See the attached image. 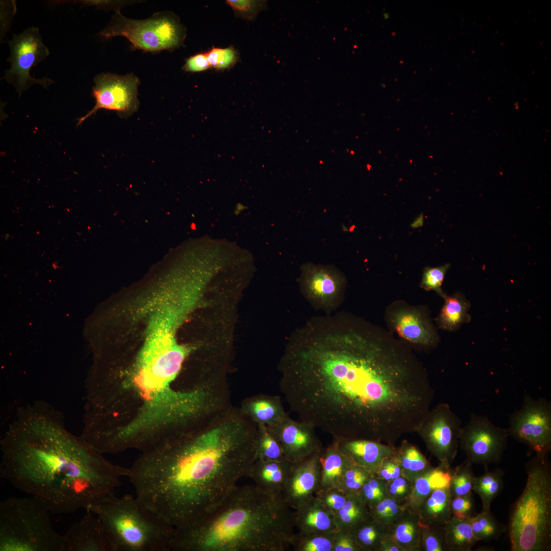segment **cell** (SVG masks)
Here are the masks:
<instances>
[{
  "label": "cell",
  "mask_w": 551,
  "mask_h": 551,
  "mask_svg": "<svg viewBox=\"0 0 551 551\" xmlns=\"http://www.w3.org/2000/svg\"><path fill=\"white\" fill-rule=\"evenodd\" d=\"M388 323L404 341L425 347L438 343L437 334L421 311L409 306L392 307L388 313Z\"/></svg>",
  "instance_id": "2e32d148"
},
{
  "label": "cell",
  "mask_w": 551,
  "mask_h": 551,
  "mask_svg": "<svg viewBox=\"0 0 551 551\" xmlns=\"http://www.w3.org/2000/svg\"><path fill=\"white\" fill-rule=\"evenodd\" d=\"M451 496L449 488L437 489L431 492L427 503L429 512L444 523L449 520Z\"/></svg>",
  "instance_id": "d6a6232c"
},
{
  "label": "cell",
  "mask_w": 551,
  "mask_h": 551,
  "mask_svg": "<svg viewBox=\"0 0 551 551\" xmlns=\"http://www.w3.org/2000/svg\"><path fill=\"white\" fill-rule=\"evenodd\" d=\"M388 464L390 470L391 479L394 480V479L399 477L400 474L399 467L397 465L392 463L389 462Z\"/></svg>",
  "instance_id": "c3c4849f"
},
{
  "label": "cell",
  "mask_w": 551,
  "mask_h": 551,
  "mask_svg": "<svg viewBox=\"0 0 551 551\" xmlns=\"http://www.w3.org/2000/svg\"><path fill=\"white\" fill-rule=\"evenodd\" d=\"M87 509L102 522L113 551L171 550L176 528L136 496L113 493Z\"/></svg>",
  "instance_id": "5b68a950"
},
{
  "label": "cell",
  "mask_w": 551,
  "mask_h": 551,
  "mask_svg": "<svg viewBox=\"0 0 551 551\" xmlns=\"http://www.w3.org/2000/svg\"><path fill=\"white\" fill-rule=\"evenodd\" d=\"M1 449V477L43 500L52 513L88 509L113 494L129 473L71 434L59 412L43 401L18 410Z\"/></svg>",
  "instance_id": "3957f363"
},
{
  "label": "cell",
  "mask_w": 551,
  "mask_h": 551,
  "mask_svg": "<svg viewBox=\"0 0 551 551\" xmlns=\"http://www.w3.org/2000/svg\"><path fill=\"white\" fill-rule=\"evenodd\" d=\"M292 464L293 463L286 459L256 460L246 476L264 493L272 496H283Z\"/></svg>",
  "instance_id": "d6986e66"
},
{
  "label": "cell",
  "mask_w": 551,
  "mask_h": 551,
  "mask_svg": "<svg viewBox=\"0 0 551 551\" xmlns=\"http://www.w3.org/2000/svg\"><path fill=\"white\" fill-rule=\"evenodd\" d=\"M460 418L446 403L430 409L416 432L429 449L446 466L454 459L462 429Z\"/></svg>",
  "instance_id": "4fadbf2b"
},
{
  "label": "cell",
  "mask_w": 551,
  "mask_h": 551,
  "mask_svg": "<svg viewBox=\"0 0 551 551\" xmlns=\"http://www.w3.org/2000/svg\"><path fill=\"white\" fill-rule=\"evenodd\" d=\"M258 425L233 407L203 427L142 452L129 468L135 496L176 529L220 502L256 460Z\"/></svg>",
  "instance_id": "7a4b0ae2"
},
{
  "label": "cell",
  "mask_w": 551,
  "mask_h": 551,
  "mask_svg": "<svg viewBox=\"0 0 551 551\" xmlns=\"http://www.w3.org/2000/svg\"><path fill=\"white\" fill-rule=\"evenodd\" d=\"M398 507L396 502L392 506L391 508L389 510L387 517H391L396 515L398 512Z\"/></svg>",
  "instance_id": "f907efd6"
},
{
  "label": "cell",
  "mask_w": 551,
  "mask_h": 551,
  "mask_svg": "<svg viewBox=\"0 0 551 551\" xmlns=\"http://www.w3.org/2000/svg\"><path fill=\"white\" fill-rule=\"evenodd\" d=\"M484 467V473L474 478L472 491L480 497L483 510H490L492 502L503 489L504 472L500 469L490 471L487 466Z\"/></svg>",
  "instance_id": "4316f807"
},
{
  "label": "cell",
  "mask_w": 551,
  "mask_h": 551,
  "mask_svg": "<svg viewBox=\"0 0 551 551\" xmlns=\"http://www.w3.org/2000/svg\"><path fill=\"white\" fill-rule=\"evenodd\" d=\"M451 475L441 469H435L424 476L418 478L415 482V492L419 496H425L433 490L449 488Z\"/></svg>",
  "instance_id": "4dcf8cb0"
},
{
  "label": "cell",
  "mask_w": 551,
  "mask_h": 551,
  "mask_svg": "<svg viewBox=\"0 0 551 551\" xmlns=\"http://www.w3.org/2000/svg\"><path fill=\"white\" fill-rule=\"evenodd\" d=\"M450 508L454 514V518L460 519H470L475 515L472 492L464 496L454 497L451 499Z\"/></svg>",
  "instance_id": "f35d334b"
},
{
  "label": "cell",
  "mask_w": 551,
  "mask_h": 551,
  "mask_svg": "<svg viewBox=\"0 0 551 551\" xmlns=\"http://www.w3.org/2000/svg\"><path fill=\"white\" fill-rule=\"evenodd\" d=\"M336 531L294 534L291 546L295 551H332Z\"/></svg>",
  "instance_id": "f1b7e54d"
},
{
  "label": "cell",
  "mask_w": 551,
  "mask_h": 551,
  "mask_svg": "<svg viewBox=\"0 0 551 551\" xmlns=\"http://www.w3.org/2000/svg\"><path fill=\"white\" fill-rule=\"evenodd\" d=\"M99 35L106 39L123 36L134 48L154 53L181 46L186 37V29L178 17L169 12L155 14L146 19L136 20L123 16L117 10Z\"/></svg>",
  "instance_id": "ba28073f"
},
{
  "label": "cell",
  "mask_w": 551,
  "mask_h": 551,
  "mask_svg": "<svg viewBox=\"0 0 551 551\" xmlns=\"http://www.w3.org/2000/svg\"><path fill=\"white\" fill-rule=\"evenodd\" d=\"M241 412L256 424L274 425L287 414L279 396L259 394L244 399L240 408Z\"/></svg>",
  "instance_id": "603a6c76"
},
{
  "label": "cell",
  "mask_w": 551,
  "mask_h": 551,
  "mask_svg": "<svg viewBox=\"0 0 551 551\" xmlns=\"http://www.w3.org/2000/svg\"><path fill=\"white\" fill-rule=\"evenodd\" d=\"M381 475L386 480H390L391 473L388 463L383 465L381 470Z\"/></svg>",
  "instance_id": "681fc988"
},
{
  "label": "cell",
  "mask_w": 551,
  "mask_h": 551,
  "mask_svg": "<svg viewBox=\"0 0 551 551\" xmlns=\"http://www.w3.org/2000/svg\"><path fill=\"white\" fill-rule=\"evenodd\" d=\"M328 510L334 515L344 505L348 495L341 489L318 490L314 495Z\"/></svg>",
  "instance_id": "74e56055"
},
{
  "label": "cell",
  "mask_w": 551,
  "mask_h": 551,
  "mask_svg": "<svg viewBox=\"0 0 551 551\" xmlns=\"http://www.w3.org/2000/svg\"><path fill=\"white\" fill-rule=\"evenodd\" d=\"M444 299V304L436 319L440 328L454 331L470 320L468 313L470 305L462 294L458 292L450 296L445 295Z\"/></svg>",
  "instance_id": "cb8c5ba5"
},
{
  "label": "cell",
  "mask_w": 551,
  "mask_h": 551,
  "mask_svg": "<svg viewBox=\"0 0 551 551\" xmlns=\"http://www.w3.org/2000/svg\"><path fill=\"white\" fill-rule=\"evenodd\" d=\"M370 470L353 464L346 471L341 490L346 494L358 493L371 475Z\"/></svg>",
  "instance_id": "836d02e7"
},
{
  "label": "cell",
  "mask_w": 551,
  "mask_h": 551,
  "mask_svg": "<svg viewBox=\"0 0 551 551\" xmlns=\"http://www.w3.org/2000/svg\"><path fill=\"white\" fill-rule=\"evenodd\" d=\"M472 464L466 461L460 466L451 476L449 490L451 495L455 496H464L472 491L474 475Z\"/></svg>",
  "instance_id": "1f68e13d"
},
{
  "label": "cell",
  "mask_w": 551,
  "mask_h": 551,
  "mask_svg": "<svg viewBox=\"0 0 551 551\" xmlns=\"http://www.w3.org/2000/svg\"><path fill=\"white\" fill-rule=\"evenodd\" d=\"M46 504L36 496H11L0 504V551H63Z\"/></svg>",
  "instance_id": "52a82bcc"
},
{
  "label": "cell",
  "mask_w": 551,
  "mask_h": 551,
  "mask_svg": "<svg viewBox=\"0 0 551 551\" xmlns=\"http://www.w3.org/2000/svg\"><path fill=\"white\" fill-rule=\"evenodd\" d=\"M295 341L283 360L280 389L299 421L336 439H389L421 399L408 346L391 332L352 323Z\"/></svg>",
  "instance_id": "6da1fadb"
},
{
  "label": "cell",
  "mask_w": 551,
  "mask_h": 551,
  "mask_svg": "<svg viewBox=\"0 0 551 551\" xmlns=\"http://www.w3.org/2000/svg\"><path fill=\"white\" fill-rule=\"evenodd\" d=\"M449 267L450 264H446L438 267H426L423 271L421 287L427 291L434 290L444 298L446 294L442 290L441 286Z\"/></svg>",
  "instance_id": "d590c367"
},
{
  "label": "cell",
  "mask_w": 551,
  "mask_h": 551,
  "mask_svg": "<svg viewBox=\"0 0 551 551\" xmlns=\"http://www.w3.org/2000/svg\"><path fill=\"white\" fill-rule=\"evenodd\" d=\"M294 520L295 526L301 532H332L337 530L335 515L325 509L315 495L295 510Z\"/></svg>",
  "instance_id": "44dd1931"
},
{
  "label": "cell",
  "mask_w": 551,
  "mask_h": 551,
  "mask_svg": "<svg viewBox=\"0 0 551 551\" xmlns=\"http://www.w3.org/2000/svg\"><path fill=\"white\" fill-rule=\"evenodd\" d=\"M9 44L10 55L8 60L11 66L2 79L12 84L16 91L20 94L35 84L46 88L55 83L46 76L37 79L30 73L32 67L45 60L49 54L38 28L30 27L19 34H13Z\"/></svg>",
  "instance_id": "9c48e42d"
},
{
  "label": "cell",
  "mask_w": 551,
  "mask_h": 551,
  "mask_svg": "<svg viewBox=\"0 0 551 551\" xmlns=\"http://www.w3.org/2000/svg\"><path fill=\"white\" fill-rule=\"evenodd\" d=\"M206 53L211 67L218 70L231 67L238 59L237 52L232 46L224 48L213 47Z\"/></svg>",
  "instance_id": "e575fe53"
},
{
  "label": "cell",
  "mask_w": 551,
  "mask_h": 551,
  "mask_svg": "<svg viewBox=\"0 0 551 551\" xmlns=\"http://www.w3.org/2000/svg\"><path fill=\"white\" fill-rule=\"evenodd\" d=\"M548 455L525 464L527 482L514 503L507 532L511 551L551 550V470Z\"/></svg>",
  "instance_id": "8992f818"
},
{
  "label": "cell",
  "mask_w": 551,
  "mask_h": 551,
  "mask_svg": "<svg viewBox=\"0 0 551 551\" xmlns=\"http://www.w3.org/2000/svg\"><path fill=\"white\" fill-rule=\"evenodd\" d=\"M294 512L283 496L236 485L217 505L176 529L173 551H284L294 534Z\"/></svg>",
  "instance_id": "277c9868"
},
{
  "label": "cell",
  "mask_w": 551,
  "mask_h": 551,
  "mask_svg": "<svg viewBox=\"0 0 551 551\" xmlns=\"http://www.w3.org/2000/svg\"><path fill=\"white\" fill-rule=\"evenodd\" d=\"M347 500L335 515L337 530L353 531L362 522L368 519L367 505L359 493L347 494Z\"/></svg>",
  "instance_id": "484cf974"
},
{
  "label": "cell",
  "mask_w": 551,
  "mask_h": 551,
  "mask_svg": "<svg viewBox=\"0 0 551 551\" xmlns=\"http://www.w3.org/2000/svg\"><path fill=\"white\" fill-rule=\"evenodd\" d=\"M445 544L450 549L471 551L479 541L472 531L469 519L453 518L445 522Z\"/></svg>",
  "instance_id": "d4e9b609"
},
{
  "label": "cell",
  "mask_w": 551,
  "mask_h": 551,
  "mask_svg": "<svg viewBox=\"0 0 551 551\" xmlns=\"http://www.w3.org/2000/svg\"><path fill=\"white\" fill-rule=\"evenodd\" d=\"M361 550L351 531L337 530L335 533L332 551Z\"/></svg>",
  "instance_id": "b9f144b4"
},
{
  "label": "cell",
  "mask_w": 551,
  "mask_h": 551,
  "mask_svg": "<svg viewBox=\"0 0 551 551\" xmlns=\"http://www.w3.org/2000/svg\"><path fill=\"white\" fill-rule=\"evenodd\" d=\"M299 283L303 294L312 304L328 308L338 302L345 280L334 267L308 263L302 266Z\"/></svg>",
  "instance_id": "5bb4252c"
},
{
  "label": "cell",
  "mask_w": 551,
  "mask_h": 551,
  "mask_svg": "<svg viewBox=\"0 0 551 551\" xmlns=\"http://www.w3.org/2000/svg\"><path fill=\"white\" fill-rule=\"evenodd\" d=\"M319 461L321 470L318 490L341 489L344 474L354 464L340 450L335 440L321 450Z\"/></svg>",
  "instance_id": "7402d4cb"
},
{
  "label": "cell",
  "mask_w": 551,
  "mask_h": 551,
  "mask_svg": "<svg viewBox=\"0 0 551 551\" xmlns=\"http://www.w3.org/2000/svg\"><path fill=\"white\" fill-rule=\"evenodd\" d=\"M358 493L366 505L371 507L380 502L384 495L381 483L371 476L366 481Z\"/></svg>",
  "instance_id": "ab89813d"
},
{
  "label": "cell",
  "mask_w": 551,
  "mask_h": 551,
  "mask_svg": "<svg viewBox=\"0 0 551 551\" xmlns=\"http://www.w3.org/2000/svg\"><path fill=\"white\" fill-rule=\"evenodd\" d=\"M319 453L293 463L283 493V499L289 508L297 509L319 489Z\"/></svg>",
  "instance_id": "e0dca14e"
},
{
  "label": "cell",
  "mask_w": 551,
  "mask_h": 551,
  "mask_svg": "<svg viewBox=\"0 0 551 551\" xmlns=\"http://www.w3.org/2000/svg\"><path fill=\"white\" fill-rule=\"evenodd\" d=\"M92 93L95 99L94 107L78 120V125L101 109L114 111L121 117H128L138 108L137 98L139 79L133 73L120 76L102 73L94 79Z\"/></svg>",
  "instance_id": "7c38bea8"
},
{
  "label": "cell",
  "mask_w": 551,
  "mask_h": 551,
  "mask_svg": "<svg viewBox=\"0 0 551 551\" xmlns=\"http://www.w3.org/2000/svg\"><path fill=\"white\" fill-rule=\"evenodd\" d=\"M396 502L392 499H385L379 502L373 509V514L380 517H387L388 512Z\"/></svg>",
  "instance_id": "f6af8a7d"
},
{
  "label": "cell",
  "mask_w": 551,
  "mask_h": 551,
  "mask_svg": "<svg viewBox=\"0 0 551 551\" xmlns=\"http://www.w3.org/2000/svg\"><path fill=\"white\" fill-rule=\"evenodd\" d=\"M475 537L486 542L497 539L507 532V526L499 521L490 510L482 511L469 519Z\"/></svg>",
  "instance_id": "83f0119b"
},
{
  "label": "cell",
  "mask_w": 551,
  "mask_h": 551,
  "mask_svg": "<svg viewBox=\"0 0 551 551\" xmlns=\"http://www.w3.org/2000/svg\"><path fill=\"white\" fill-rule=\"evenodd\" d=\"M400 460L404 468L413 471L423 469L427 464L423 456L413 446H408L404 449Z\"/></svg>",
  "instance_id": "60d3db41"
},
{
  "label": "cell",
  "mask_w": 551,
  "mask_h": 551,
  "mask_svg": "<svg viewBox=\"0 0 551 551\" xmlns=\"http://www.w3.org/2000/svg\"><path fill=\"white\" fill-rule=\"evenodd\" d=\"M509 436L507 429L495 425L486 416L471 413L462 428L459 442L468 461L488 466L501 461Z\"/></svg>",
  "instance_id": "8fae6325"
},
{
  "label": "cell",
  "mask_w": 551,
  "mask_h": 551,
  "mask_svg": "<svg viewBox=\"0 0 551 551\" xmlns=\"http://www.w3.org/2000/svg\"><path fill=\"white\" fill-rule=\"evenodd\" d=\"M279 442L285 458L291 463L300 461L323 448L315 433V428L287 415L280 422L267 426Z\"/></svg>",
  "instance_id": "9a60e30c"
},
{
  "label": "cell",
  "mask_w": 551,
  "mask_h": 551,
  "mask_svg": "<svg viewBox=\"0 0 551 551\" xmlns=\"http://www.w3.org/2000/svg\"><path fill=\"white\" fill-rule=\"evenodd\" d=\"M257 425L256 460L280 461L286 459L279 442L267 427L261 424Z\"/></svg>",
  "instance_id": "f546056e"
},
{
  "label": "cell",
  "mask_w": 551,
  "mask_h": 551,
  "mask_svg": "<svg viewBox=\"0 0 551 551\" xmlns=\"http://www.w3.org/2000/svg\"><path fill=\"white\" fill-rule=\"evenodd\" d=\"M334 440L354 464L370 471L391 456L390 448L377 441L365 439Z\"/></svg>",
  "instance_id": "ffe728a7"
},
{
  "label": "cell",
  "mask_w": 551,
  "mask_h": 551,
  "mask_svg": "<svg viewBox=\"0 0 551 551\" xmlns=\"http://www.w3.org/2000/svg\"><path fill=\"white\" fill-rule=\"evenodd\" d=\"M211 68L206 53L195 54L188 58L183 69L186 71L195 72H201Z\"/></svg>",
  "instance_id": "7bdbcfd3"
},
{
  "label": "cell",
  "mask_w": 551,
  "mask_h": 551,
  "mask_svg": "<svg viewBox=\"0 0 551 551\" xmlns=\"http://www.w3.org/2000/svg\"><path fill=\"white\" fill-rule=\"evenodd\" d=\"M427 550L428 551H441L444 549L442 541L436 535L428 536L425 541Z\"/></svg>",
  "instance_id": "bcb514c9"
},
{
  "label": "cell",
  "mask_w": 551,
  "mask_h": 551,
  "mask_svg": "<svg viewBox=\"0 0 551 551\" xmlns=\"http://www.w3.org/2000/svg\"><path fill=\"white\" fill-rule=\"evenodd\" d=\"M406 481L402 478L394 479L390 486V492L393 495H402L406 491Z\"/></svg>",
  "instance_id": "7dc6e473"
},
{
  "label": "cell",
  "mask_w": 551,
  "mask_h": 551,
  "mask_svg": "<svg viewBox=\"0 0 551 551\" xmlns=\"http://www.w3.org/2000/svg\"><path fill=\"white\" fill-rule=\"evenodd\" d=\"M509 424V436L535 454L548 455L551 450V404L548 400L525 394L521 407L510 416Z\"/></svg>",
  "instance_id": "30bf717a"
},
{
  "label": "cell",
  "mask_w": 551,
  "mask_h": 551,
  "mask_svg": "<svg viewBox=\"0 0 551 551\" xmlns=\"http://www.w3.org/2000/svg\"><path fill=\"white\" fill-rule=\"evenodd\" d=\"M86 513L62 535L63 551H113L100 519L92 511Z\"/></svg>",
  "instance_id": "ac0fdd59"
},
{
  "label": "cell",
  "mask_w": 551,
  "mask_h": 551,
  "mask_svg": "<svg viewBox=\"0 0 551 551\" xmlns=\"http://www.w3.org/2000/svg\"><path fill=\"white\" fill-rule=\"evenodd\" d=\"M226 3L237 17L247 20H254L266 6L264 1L227 0Z\"/></svg>",
  "instance_id": "8d00e7d4"
},
{
  "label": "cell",
  "mask_w": 551,
  "mask_h": 551,
  "mask_svg": "<svg viewBox=\"0 0 551 551\" xmlns=\"http://www.w3.org/2000/svg\"><path fill=\"white\" fill-rule=\"evenodd\" d=\"M415 527L409 522L402 523L396 528L395 537L400 543H409L412 541L415 535Z\"/></svg>",
  "instance_id": "ee69618b"
}]
</instances>
